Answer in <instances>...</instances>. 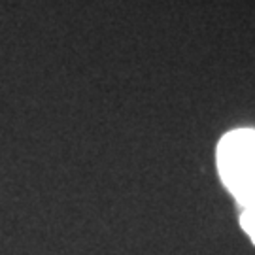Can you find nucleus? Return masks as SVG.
<instances>
[{"label": "nucleus", "instance_id": "1", "mask_svg": "<svg viewBox=\"0 0 255 255\" xmlns=\"http://www.w3.org/2000/svg\"><path fill=\"white\" fill-rule=\"evenodd\" d=\"M218 170L227 189L244 208L255 202V128H237L221 138Z\"/></svg>", "mask_w": 255, "mask_h": 255}, {"label": "nucleus", "instance_id": "2", "mask_svg": "<svg viewBox=\"0 0 255 255\" xmlns=\"http://www.w3.org/2000/svg\"><path fill=\"white\" fill-rule=\"evenodd\" d=\"M240 225L246 231L250 238L254 240L255 244V202L250 204V206H244L242 214H240Z\"/></svg>", "mask_w": 255, "mask_h": 255}]
</instances>
